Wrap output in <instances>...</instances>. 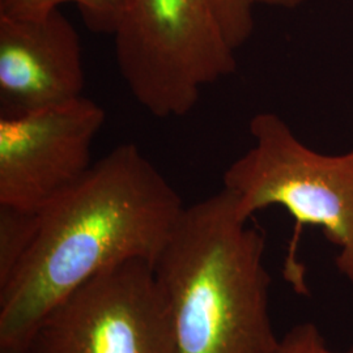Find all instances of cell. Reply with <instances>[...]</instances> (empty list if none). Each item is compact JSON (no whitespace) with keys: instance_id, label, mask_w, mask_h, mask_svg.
Masks as SVG:
<instances>
[{"instance_id":"1","label":"cell","mask_w":353,"mask_h":353,"mask_svg":"<svg viewBox=\"0 0 353 353\" xmlns=\"http://www.w3.org/2000/svg\"><path fill=\"white\" fill-rule=\"evenodd\" d=\"M185 207L135 144L92 165L38 210L34 239L0 281V351L19 352L55 305L103 272L130 261L156 265Z\"/></svg>"},{"instance_id":"2","label":"cell","mask_w":353,"mask_h":353,"mask_svg":"<svg viewBox=\"0 0 353 353\" xmlns=\"http://www.w3.org/2000/svg\"><path fill=\"white\" fill-rule=\"evenodd\" d=\"M265 237L224 189L185 207L154 265L176 353H274Z\"/></svg>"},{"instance_id":"3","label":"cell","mask_w":353,"mask_h":353,"mask_svg":"<svg viewBox=\"0 0 353 353\" xmlns=\"http://www.w3.org/2000/svg\"><path fill=\"white\" fill-rule=\"evenodd\" d=\"M113 36L127 87L157 118L189 114L205 85L237 68L214 0H125Z\"/></svg>"},{"instance_id":"4","label":"cell","mask_w":353,"mask_h":353,"mask_svg":"<svg viewBox=\"0 0 353 353\" xmlns=\"http://www.w3.org/2000/svg\"><path fill=\"white\" fill-rule=\"evenodd\" d=\"M254 145L223 176L241 219L272 205L296 220V236L314 225L336 249L335 265L353 287V150L323 154L305 145L275 113L254 115Z\"/></svg>"},{"instance_id":"5","label":"cell","mask_w":353,"mask_h":353,"mask_svg":"<svg viewBox=\"0 0 353 353\" xmlns=\"http://www.w3.org/2000/svg\"><path fill=\"white\" fill-rule=\"evenodd\" d=\"M14 353H176L154 265L130 261L55 305Z\"/></svg>"},{"instance_id":"6","label":"cell","mask_w":353,"mask_h":353,"mask_svg":"<svg viewBox=\"0 0 353 353\" xmlns=\"http://www.w3.org/2000/svg\"><path fill=\"white\" fill-rule=\"evenodd\" d=\"M105 123L100 105L80 97L62 106L0 117V205L39 210L92 166Z\"/></svg>"},{"instance_id":"7","label":"cell","mask_w":353,"mask_h":353,"mask_svg":"<svg viewBox=\"0 0 353 353\" xmlns=\"http://www.w3.org/2000/svg\"><path fill=\"white\" fill-rule=\"evenodd\" d=\"M84 80L80 37L59 10L41 17L0 16L1 117L75 101Z\"/></svg>"},{"instance_id":"8","label":"cell","mask_w":353,"mask_h":353,"mask_svg":"<svg viewBox=\"0 0 353 353\" xmlns=\"http://www.w3.org/2000/svg\"><path fill=\"white\" fill-rule=\"evenodd\" d=\"M63 4H74L85 26L96 33L114 34L123 12L125 0H0V16L41 17Z\"/></svg>"},{"instance_id":"9","label":"cell","mask_w":353,"mask_h":353,"mask_svg":"<svg viewBox=\"0 0 353 353\" xmlns=\"http://www.w3.org/2000/svg\"><path fill=\"white\" fill-rule=\"evenodd\" d=\"M38 228V210L0 205V281L21 261Z\"/></svg>"},{"instance_id":"10","label":"cell","mask_w":353,"mask_h":353,"mask_svg":"<svg viewBox=\"0 0 353 353\" xmlns=\"http://www.w3.org/2000/svg\"><path fill=\"white\" fill-rule=\"evenodd\" d=\"M306 0H214V11L228 45L233 50L250 38L254 30L252 11L255 6L297 8Z\"/></svg>"},{"instance_id":"11","label":"cell","mask_w":353,"mask_h":353,"mask_svg":"<svg viewBox=\"0 0 353 353\" xmlns=\"http://www.w3.org/2000/svg\"><path fill=\"white\" fill-rule=\"evenodd\" d=\"M274 353H353V345L344 351L332 350L314 323L303 322L280 338Z\"/></svg>"},{"instance_id":"12","label":"cell","mask_w":353,"mask_h":353,"mask_svg":"<svg viewBox=\"0 0 353 353\" xmlns=\"http://www.w3.org/2000/svg\"><path fill=\"white\" fill-rule=\"evenodd\" d=\"M0 353H14V352H8V351H0Z\"/></svg>"}]
</instances>
